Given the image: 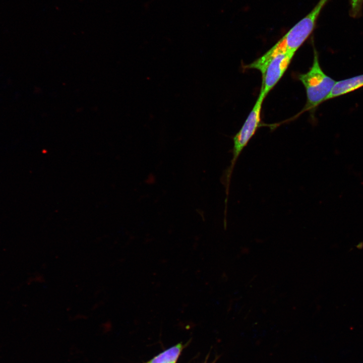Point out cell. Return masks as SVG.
Returning <instances> with one entry per match:
<instances>
[{"instance_id": "obj_1", "label": "cell", "mask_w": 363, "mask_h": 363, "mask_svg": "<svg viewBox=\"0 0 363 363\" xmlns=\"http://www.w3.org/2000/svg\"><path fill=\"white\" fill-rule=\"evenodd\" d=\"M328 1L319 0L306 16L264 53L266 58L270 60L280 53H295L313 33L321 12Z\"/></svg>"}, {"instance_id": "obj_2", "label": "cell", "mask_w": 363, "mask_h": 363, "mask_svg": "<svg viewBox=\"0 0 363 363\" xmlns=\"http://www.w3.org/2000/svg\"><path fill=\"white\" fill-rule=\"evenodd\" d=\"M304 86L307 95L305 110H312L326 100L336 81L327 75L319 63L318 54L314 49L313 62L309 70L298 76Z\"/></svg>"}, {"instance_id": "obj_3", "label": "cell", "mask_w": 363, "mask_h": 363, "mask_svg": "<svg viewBox=\"0 0 363 363\" xmlns=\"http://www.w3.org/2000/svg\"><path fill=\"white\" fill-rule=\"evenodd\" d=\"M264 100V98L259 95L241 128L233 137L232 157L230 165L222 176V183L225 187V204L227 203L230 179L237 159L261 126V112Z\"/></svg>"}, {"instance_id": "obj_4", "label": "cell", "mask_w": 363, "mask_h": 363, "mask_svg": "<svg viewBox=\"0 0 363 363\" xmlns=\"http://www.w3.org/2000/svg\"><path fill=\"white\" fill-rule=\"evenodd\" d=\"M294 54L293 52L280 53L269 62L262 75V85L259 95L265 98L286 72Z\"/></svg>"}, {"instance_id": "obj_5", "label": "cell", "mask_w": 363, "mask_h": 363, "mask_svg": "<svg viewBox=\"0 0 363 363\" xmlns=\"http://www.w3.org/2000/svg\"><path fill=\"white\" fill-rule=\"evenodd\" d=\"M362 87H363V74L336 81L325 101L348 94Z\"/></svg>"}, {"instance_id": "obj_6", "label": "cell", "mask_w": 363, "mask_h": 363, "mask_svg": "<svg viewBox=\"0 0 363 363\" xmlns=\"http://www.w3.org/2000/svg\"><path fill=\"white\" fill-rule=\"evenodd\" d=\"M363 5V0H351L350 14L356 17L361 13Z\"/></svg>"}]
</instances>
